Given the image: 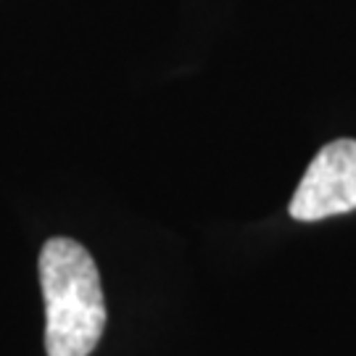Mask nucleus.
I'll list each match as a JSON object with an SVG mask.
<instances>
[{
  "label": "nucleus",
  "mask_w": 356,
  "mask_h": 356,
  "mask_svg": "<svg viewBox=\"0 0 356 356\" xmlns=\"http://www.w3.org/2000/svg\"><path fill=\"white\" fill-rule=\"evenodd\" d=\"M38 269L48 356H90L106 327L101 275L90 251L72 238H51Z\"/></svg>",
  "instance_id": "nucleus-1"
},
{
  "label": "nucleus",
  "mask_w": 356,
  "mask_h": 356,
  "mask_svg": "<svg viewBox=\"0 0 356 356\" xmlns=\"http://www.w3.org/2000/svg\"><path fill=\"white\" fill-rule=\"evenodd\" d=\"M356 209V140H332L312 159L291 198V216L319 222Z\"/></svg>",
  "instance_id": "nucleus-2"
}]
</instances>
